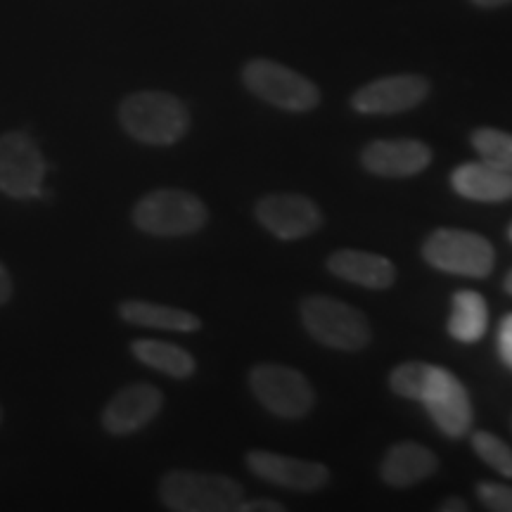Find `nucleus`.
I'll list each match as a JSON object with an SVG mask.
<instances>
[{
    "label": "nucleus",
    "instance_id": "obj_6",
    "mask_svg": "<svg viewBox=\"0 0 512 512\" xmlns=\"http://www.w3.org/2000/svg\"><path fill=\"white\" fill-rule=\"evenodd\" d=\"M242 81L256 98L285 112H311L320 102L316 83L273 60L247 62Z\"/></svg>",
    "mask_w": 512,
    "mask_h": 512
},
{
    "label": "nucleus",
    "instance_id": "obj_30",
    "mask_svg": "<svg viewBox=\"0 0 512 512\" xmlns=\"http://www.w3.org/2000/svg\"><path fill=\"white\" fill-rule=\"evenodd\" d=\"M508 235H510V240H512V226H510V230H508Z\"/></svg>",
    "mask_w": 512,
    "mask_h": 512
},
{
    "label": "nucleus",
    "instance_id": "obj_23",
    "mask_svg": "<svg viewBox=\"0 0 512 512\" xmlns=\"http://www.w3.org/2000/svg\"><path fill=\"white\" fill-rule=\"evenodd\" d=\"M477 496L489 510L512 512V486L482 482L477 486Z\"/></svg>",
    "mask_w": 512,
    "mask_h": 512
},
{
    "label": "nucleus",
    "instance_id": "obj_25",
    "mask_svg": "<svg viewBox=\"0 0 512 512\" xmlns=\"http://www.w3.org/2000/svg\"><path fill=\"white\" fill-rule=\"evenodd\" d=\"M285 508L271 498H256V501H242L238 512H283Z\"/></svg>",
    "mask_w": 512,
    "mask_h": 512
},
{
    "label": "nucleus",
    "instance_id": "obj_21",
    "mask_svg": "<svg viewBox=\"0 0 512 512\" xmlns=\"http://www.w3.org/2000/svg\"><path fill=\"white\" fill-rule=\"evenodd\" d=\"M472 147L482 162L512 174V136L498 128H477L472 133Z\"/></svg>",
    "mask_w": 512,
    "mask_h": 512
},
{
    "label": "nucleus",
    "instance_id": "obj_24",
    "mask_svg": "<svg viewBox=\"0 0 512 512\" xmlns=\"http://www.w3.org/2000/svg\"><path fill=\"white\" fill-rule=\"evenodd\" d=\"M498 354L505 366L512 368V313L501 320V328H498Z\"/></svg>",
    "mask_w": 512,
    "mask_h": 512
},
{
    "label": "nucleus",
    "instance_id": "obj_14",
    "mask_svg": "<svg viewBox=\"0 0 512 512\" xmlns=\"http://www.w3.org/2000/svg\"><path fill=\"white\" fill-rule=\"evenodd\" d=\"M361 162L373 176L411 178L430 166L432 150L422 140L413 138L373 140L363 150Z\"/></svg>",
    "mask_w": 512,
    "mask_h": 512
},
{
    "label": "nucleus",
    "instance_id": "obj_19",
    "mask_svg": "<svg viewBox=\"0 0 512 512\" xmlns=\"http://www.w3.org/2000/svg\"><path fill=\"white\" fill-rule=\"evenodd\" d=\"M486 325H489V309H486L482 294L472 290L453 294L451 318H448V332L453 339L465 344L477 342L484 337Z\"/></svg>",
    "mask_w": 512,
    "mask_h": 512
},
{
    "label": "nucleus",
    "instance_id": "obj_20",
    "mask_svg": "<svg viewBox=\"0 0 512 512\" xmlns=\"http://www.w3.org/2000/svg\"><path fill=\"white\" fill-rule=\"evenodd\" d=\"M133 356L147 368L157 370V373L176 377V380H185L195 373V358L188 351L176 347V344L162 342V339H136L131 344Z\"/></svg>",
    "mask_w": 512,
    "mask_h": 512
},
{
    "label": "nucleus",
    "instance_id": "obj_3",
    "mask_svg": "<svg viewBox=\"0 0 512 512\" xmlns=\"http://www.w3.org/2000/svg\"><path fill=\"white\" fill-rule=\"evenodd\" d=\"M209 211L197 195L176 188L147 192L133 207V223L138 230L155 238H183L202 230Z\"/></svg>",
    "mask_w": 512,
    "mask_h": 512
},
{
    "label": "nucleus",
    "instance_id": "obj_28",
    "mask_svg": "<svg viewBox=\"0 0 512 512\" xmlns=\"http://www.w3.org/2000/svg\"><path fill=\"white\" fill-rule=\"evenodd\" d=\"M470 3L477 5V8L494 10V8H503V5H510L512 0H470Z\"/></svg>",
    "mask_w": 512,
    "mask_h": 512
},
{
    "label": "nucleus",
    "instance_id": "obj_4",
    "mask_svg": "<svg viewBox=\"0 0 512 512\" xmlns=\"http://www.w3.org/2000/svg\"><path fill=\"white\" fill-rule=\"evenodd\" d=\"M302 323L316 342L337 351H361L370 342V323L354 306L330 297H306Z\"/></svg>",
    "mask_w": 512,
    "mask_h": 512
},
{
    "label": "nucleus",
    "instance_id": "obj_17",
    "mask_svg": "<svg viewBox=\"0 0 512 512\" xmlns=\"http://www.w3.org/2000/svg\"><path fill=\"white\" fill-rule=\"evenodd\" d=\"M437 456L415 441H401L389 448L380 465V477L389 486H415L437 472Z\"/></svg>",
    "mask_w": 512,
    "mask_h": 512
},
{
    "label": "nucleus",
    "instance_id": "obj_16",
    "mask_svg": "<svg viewBox=\"0 0 512 512\" xmlns=\"http://www.w3.org/2000/svg\"><path fill=\"white\" fill-rule=\"evenodd\" d=\"M451 185L465 200L508 202L512 200V174L486 162H467L451 174Z\"/></svg>",
    "mask_w": 512,
    "mask_h": 512
},
{
    "label": "nucleus",
    "instance_id": "obj_13",
    "mask_svg": "<svg viewBox=\"0 0 512 512\" xmlns=\"http://www.w3.org/2000/svg\"><path fill=\"white\" fill-rule=\"evenodd\" d=\"M245 460L249 470L259 479L292 491H302V494L323 489L330 479L328 467L316 463V460L280 456V453L271 451H252L247 453Z\"/></svg>",
    "mask_w": 512,
    "mask_h": 512
},
{
    "label": "nucleus",
    "instance_id": "obj_26",
    "mask_svg": "<svg viewBox=\"0 0 512 512\" xmlns=\"http://www.w3.org/2000/svg\"><path fill=\"white\" fill-rule=\"evenodd\" d=\"M12 292H15V287H12V278H10L8 268L0 264V304H8L12 299Z\"/></svg>",
    "mask_w": 512,
    "mask_h": 512
},
{
    "label": "nucleus",
    "instance_id": "obj_15",
    "mask_svg": "<svg viewBox=\"0 0 512 512\" xmlns=\"http://www.w3.org/2000/svg\"><path fill=\"white\" fill-rule=\"evenodd\" d=\"M328 268L337 278L368 290H387L396 280V268L387 256L358 249H337L328 259Z\"/></svg>",
    "mask_w": 512,
    "mask_h": 512
},
{
    "label": "nucleus",
    "instance_id": "obj_8",
    "mask_svg": "<svg viewBox=\"0 0 512 512\" xmlns=\"http://www.w3.org/2000/svg\"><path fill=\"white\" fill-rule=\"evenodd\" d=\"M48 164L27 133L0 136V192L12 200H38L46 195L43 178Z\"/></svg>",
    "mask_w": 512,
    "mask_h": 512
},
{
    "label": "nucleus",
    "instance_id": "obj_22",
    "mask_svg": "<svg viewBox=\"0 0 512 512\" xmlns=\"http://www.w3.org/2000/svg\"><path fill=\"white\" fill-rule=\"evenodd\" d=\"M472 448L486 465L494 467L498 475L512 479V448L489 432L472 434Z\"/></svg>",
    "mask_w": 512,
    "mask_h": 512
},
{
    "label": "nucleus",
    "instance_id": "obj_29",
    "mask_svg": "<svg viewBox=\"0 0 512 512\" xmlns=\"http://www.w3.org/2000/svg\"><path fill=\"white\" fill-rule=\"evenodd\" d=\"M505 290H508V294H512V271L508 273V278H505Z\"/></svg>",
    "mask_w": 512,
    "mask_h": 512
},
{
    "label": "nucleus",
    "instance_id": "obj_11",
    "mask_svg": "<svg viewBox=\"0 0 512 512\" xmlns=\"http://www.w3.org/2000/svg\"><path fill=\"white\" fill-rule=\"evenodd\" d=\"M427 93H430V81L425 76H382L358 88L351 98V107L361 114H399L418 107Z\"/></svg>",
    "mask_w": 512,
    "mask_h": 512
},
{
    "label": "nucleus",
    "instance_id": "obj_5",
    "mask_svg": "<svg viewBox=\"0 0 512 512\" xmlns=\"http://www.w3.org/2000/svg\"><path fill=\"white\" fill-rule=\"evenodd\" d=\"M422 256L439 271L463 278H486L496 264V252L489 240L458 228L434 230L425 240Z\"/></svg>",
    "mask_w": 512,
    "mask_h": 512
},
{
    "label": "nucleus",
    "instance_id": "obj_31",
    "mask_svg": "<svg viewBox=\"0 0 512 512\" xmlns=\"http://www.w3.org/2000/svg\"><path fill=\"white\" fill-rule=\"evenodd\" d=\"M0 420H3V411H0Z\"/></svg>",
    "mask_w": 512,
    "mask_h": 512
},
{
    "label": "nucleus",
    "instance_id": "obj_2",
    "mask_svg": "<svg viewBox=\"0 0 512 512\" xmlns=\"http://www.w3.org/2000/svg\"><path fill=\"white\" fill-rule=\"evenodd\" d=\"M159 498L176 512H238L245 491L230 477L174 470L159 482Z\"/></svg>",
    "mask_w": 512,
    "mask_h": 512
},
{
    "label": "nucleus",
    "instance_id": "obj_1",
    "mask_svg": "<svg viewBox=\"0 0 512 512\" xmlns=\"http://www.w3.org/2000/svg\"><path fill=\"white\" fill-rule=\"evenodd\" d=\"M119 124L131 138L145 145H174L190 128V112L176 95L140 91L119 105Z\"/></svg>",
    "mask_w": 512,
    "mask_h": 512
},
{
    "label": "nucleus",
    "instance_id": "obj_18",
    "mask_svg": "<svg viewBox=\"0 0 512 512\" xmlns=\"http://www.w3.org/2000/svg\"><path fill=\"white\" fill-rule=\"evenodd\" d=\"M119 316L126 323L138 325V328L152 330H171V332H195L200 330L202 320L195 313L174 309V306L140 302V299H128L119 306Z\"/></svg>",
    "mask_w": 512,
    "mask_h": 512
},
{
    "label": "nucleus",
    "instance_id": "obj_10",
    "mask_svg": "<svg viewBox=\"0 0 512 512\" xmlns=\"http://www.w3.org/2000/svg\"><path fill=\"white\" fill-rule=\"evenodd\" d=\"M256 221L278 240H302L323 226V214L311 197L275 192L256 204Z\"/></svg>",
    "mask_w": 512,
    "mask_h": 512
},
{
    "label": "nucleus",
    "instance_id": "obj_9",
    "mask_svg": "<svg viewBox=\"0 0 512 512\" xmlns=\"http://www.w3.org/2000/svg\"><path fill=\"white\" fill-rule=\"evenodd\" d=\"M418 401L425 403L427 413L446 437L458 439L472 427V401L463 382L451 370L432 366L427 370L425 382L418 394Z\"/></svg>",
    "mask_w": 512,
    "mask_h": 512
},
{
    "label": "nucleus",
    "instance_id": "obj_27",
    "mask_svg": "<svg viewBox=\"0 0 512 512\" xmlns=\"http://www.w3.org/2000/svg\"><path fill=\"white\" fill-rule=\"evenodd\" d=\"M439 510H444V512H467L470 508H467V503L463 501V498H446V501L439 505Z\"/></svg>",
    "mask_w": 512,
    "mask_h": 512
},
{
    "label": "nucleus",
    "instance_id": "obj_7",
    "mask_svg": "<svg viewBox=\"0 0 512 512\" xmlns=\"http://www.w3.org/2000/svg\"><path fill=\"white\" fill-rule=\"evenodd\" d=\"M249 389L261 406L285 420H299L313 408V387L299 370L259 363L249 373Z\"/></svg>",
    "mask_w": 512,
    "mask_h": 512
},
{
    "label": "nucleus",
    "instance_id": "obj_12",
    "mask_svg": "<svg viewBox=\"0 0 512 512\" xmlns=\"http://www.w3.org/2000/svg\"><path fill=\"white\" fill-rule=\"evenodd\" d=\"M164 406V396L147 382L128 384L112 396L102 411V427L114 437H126L143 430L157 418Z\"/></svg>",
    "mask_w": 512,
    "mask_h": 512
}]
</instances>
